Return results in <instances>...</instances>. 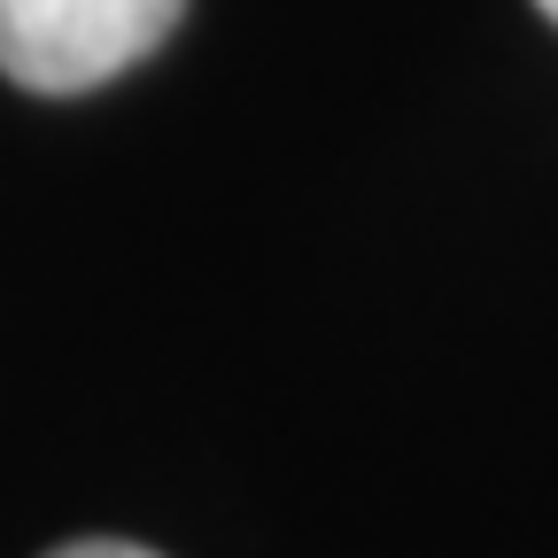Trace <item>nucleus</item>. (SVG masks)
I'll use <instances>...</instances> for the list:
<instances>
[{
  "instance_id": "nucleus-2",
  "label": "nucleus",
  "mask_w": 558,
  "mask_h": 558,
  "mask_svg": "<svg viewBox=\"0 0 558 558\" xmlns=\"http://www.w3.org/2000/svg\"><path fill=\"white\" fill-rule=\"evenodd\" d=\"M47 558H156L140 543H70V550H47Z\"/></svg>"
},
{
  "instance_id": "nucleus-1",
  "label": "nucleus",
  "mask_w": 558,
  "mask_h": 558,
  "mask_svg": "<svg viewBox=\"0 0 558 558\" xmlns=\"http://www.w3.org/2000/svg\"><path fill=\"white\" fill-rule=\"evenodd\" d=\"M186 0H0V70L32 94H94L156 54Z\"/></svg>"
},
{
  "instance_id": "nucleus-3",
  "label": "nucleus",
  "mask_w": 558,
  "mask_h": 558,
  "mask_svg": "<svg viewBox=\"0 0 558 558\" xmlns=\"http://www.w3.org/2000/svg\"><path fill=\"white\" fill-rule=\"evenodd\" d=\"M535 9H543V16H550V24H558V0H535Z\"/></svg>"
}]
</instances>
